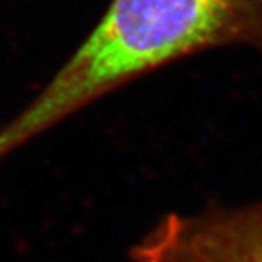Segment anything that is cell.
I'll list each match as a JSON object with an SVG mask.
<instances>
[{
  "label": "cell",
  "mask_w": 262,
  "mask_h": 262,
  "mask_svg": "<svg viewBox=\"0 0 262 262\" xmlns=\"http://www.w3.org/2000/svg\"><path fill=\"white\" fill-rule=\"evenodd\" d=\"M228 46L262 56V0H113L34 101L0 128V160L107 94Z\"/></svg>",
  "instance_id": "obj_1"
},
{
  "label": "cell",
  "mask_w": 262,
  "mask_h": 262,
  "mask_svg": "<svg viewBox=\"0 0 262 262\" xmlns=\"http://www.w3.org/2000/svg\"><path fill=\"white\" fill-rule=\"evenodd\" d=\"M131 262H262V201L164 214L129 249Z\"/></svg>",
  "instance_id": "obj_2"
}]
</instances>
